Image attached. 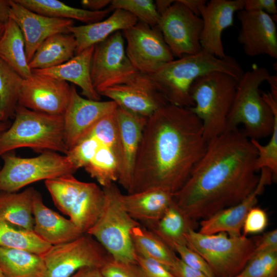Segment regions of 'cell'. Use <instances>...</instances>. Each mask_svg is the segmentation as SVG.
<instances>
[{
	"mask_svg": "<svg viewBox=\"0 0 277 277\" xmlns=\"http://www.w3.org/2000/svg\"><path fill=\"white\" fill-rule=\"evenodd\" d=\"M202 122L190 109L168 104L147 118L127 193L179 190L204 154Z\"/></svg>",
	"mask_w": 277,
	"mask_h": 277,
	"instance_id": "1",
	"label": "cell"
},
{
	"mask_svg": "<svg viewBox=\"0 0 277 277\" xmlns=\"http://www.w3.org/2000/svg\"><path fill=\"white\" fill-rule=\"evenodd\" d=\"M257 150L238 128L227 130L207 143L206 151L173 201L196 221L234 206L250 195L260 180Z\"/></svg>",
	"mask_w": 277,
	"mask_h": 277,
	"instance_id": "2",
	"label": "cell"
},
{
	"mask_svg": "<svg viewBox=\"0 0 277 277\" xmlns=\"http://www.w3.org/2000/svg\"><path fill=\"white\" fill-rule=\"evenodd\" d=\"M270 75L265 67L256 65L244 72L238 82L226 130L242 124L243 132L250 140L271 135L277 120V98L270 92L261 93L260 89Z\"/></svg>",
	"mask_w": 277,
	"mask_h": 277,
	"instance_id": "3",
	"label": "cell"
},
{
	"mask_svg": "<svg viewBox=\"0 0 277 277\" xmlns=\"http://www.w3.org/2000/svg\"><path fill=\"white\" fill-rule=\"evenodd\" d=\"M213 71L228 74L239 80L244 71L232 56L221 58L203 50L199 53L173 60L149 74L169 104L191 108V85L199 77Z\"/></svg>",
	"mask_w": 277,
	"mask_h": 277,
	"instance_id": "4",
	"label": "cell"
},
{
	"mask_svg": "<svg viewBox=\"0 0 277 277\" xmlns=\"http://www.w3.org/2000/svg\"><path fill=\"white\" fill-rule=\"evenodd\" d=\"M12 124L0 134V157L21 148L65 154L63 115H50L17 105Z\"/></svg>",
	"mask_w": 277,
	"mask_h": 277,
	"instance_id": "5",
	"label": "cell"
},
{
	"mask_svg": "<svg viewBox=\"0 0 277 277\" xmlns=\"http://www.w3.org/2000/svg\"><path fill=\"white\" fill-rule=\"evenodd\" d=\"M239 80L222 72L205 74L194 81L190 109L201 120L208 143L226 130L227 121Z\"/></svg>",
	"mask_w": 277,
	"mask_h": 277,
	"instance_id": "6",
	"label": "cell"
},
{
	"mask_svg": "<svg viewBox=\"0 0 277 277\" xmlns=\"http://www.w3.org/2000/svg\"><path fill=\"white\" fill-rule=\"evenodd\" d=\"M102 189L104 202L102 212L86 233L94 238L114 260L136 263L131 233L141 224L127 211L123 194L114 183Z\"/></svg>",
	"mask_w": 277,
	"mask_h": 277,
	"instance_id": "7",
	"label": "cell"
},
{
	"mask_svg": "<svg viewBox=\"0 0 277 277\" xmlns=\"http://www.w3.org/2000/svg\"><path fill=\"white\" fill-rule=\"evenodd\" d=\"M186 245L206 262L215 277H234L254 253L256 237L224 232L203 234L191 229L185 235Z\"/></svg>",
	"mask_w": 277,
	"mask_h": 277,
	"instance_id": "8",
	"label": "cell"
},
{
	"mask_svg": "<svg viewBox=\"0 0 277 277\" xmlns=\"http://www.w3.org/2000/svg\"><path fill=\"white\" fill-rule=\"evenodd\" d=\"M45 184L55 206L83 233L94 225L104 202L103 189L80 181L73 174L46 180Z\"/></svg>",
	"mask_w": 277,
	"mask_h": 277,
	"instance_id": "9",
	"label": "cell"
},
{
	"mask_svg": "<svg viewBox=\"0 0 277 277\" xmlns=\"http://www.w3.org/2000/svg\"><path fill=\"white\" fill-rule=\"evenodd\" d=\"M1 157L4 164L0 169V192H16L34 182L73 174L77 170L65 155L53 151L32 157L8 152Z\"/></svg>",
	"mask_w": 277,
	"mask_h": 277,
	"instance_id": "10",
	"label": "cell"
},
{
	"mask_svg": "<svg viewBox=\"0 0 277 277\" xmlns=\"http://www.w3.org/2000/svg\"><path fill=\"white\" fill-rule=\"evenodd\" d=\"M47 277H71L80 269L101 268L112 258L92 236L84 233L69 242L51 246L42 255Z\"/></svg>",
	"mask_w": 277,
	"mask_h": 277,
	"instance_id": "11",
	"label": "cell"
},
{
	"mask_svg": "<svg viewBox=\"0 0 277 277\" xmlns=\"http://www.w3.org/2000/svg\"><path fill=\"white\" fill-rule=\"evenodd\" d=\"M138 73L126 55L122 31L94 46L91 78L99 94L107 88L129 82Z\"/></svg>",
	"mask_w": 277,
	"mask_h": 277,
	"instance_id": "12",
	"label": "cell"
},
{
	"mask_svg": "<svg viewBox=\"0 0 277 277\" xmlns=\"http://www.w3.org/2000/svg\"><path fill=\"white\" fill-rule=\"evenodd\" d=\"M122 32L127 42L126 55L138 72L151 74L174 60L157 26L138 21Z\"/></svg>",
	"mask_w": 277,
	"mask_h": 277,
	"instance_id": "13",
	"label": "cell"
},
{
	"mask_svg": "<svg viewBox=\"0 0 277 277\" xmlns=\"http://www.w3.org/2000/svg\"><path fill=\"white\" fill-rule=\"evenodd\" d=\"M157 26L173 57L180 58L202 50V19L179 0L161 15Z\"/></svg>",
	"mask_w": 277,
	"mask_h": 277,
	"instance_id": "14",
	"label": "cell"
},
{
	"mask_svg": "<svg viewBox=\"0 0 277 277\" xmlns=\"http://www.w3.org/2000/svg\"><path fill=\"white\" fill-rule=\"evenodd\" d=\"M71 94L66 81L34 73L23 79L18 105L54 115H63Z\"/></svg>",
	"mask_w": 277,
	"mask_h": 277,
	"instance_id": "15",
	"label": "cell"
},
{
	"mask_svg": "<svg viewBox=\"0 0 277 277\" xmlns=\"http://www.w3.org/2000/svg\"><path fill=\"white\" fill-rule=\"evenodd\" d=\"M100 95L110 98L126 110L147 118L169 104L150 76L139 72L129 82L107 88Z\"/></svg>",
	"mask_w": 277,
	"mask_h": 277,
	"instance_id": "16",
	"label": "cell"
},
{
	"mask_svg": "<svg viewBox=\"0 0 277 277\" xmlns=\"http://www.w3.org/2000/svg\"><path fill=\"white\" fill-rule=\"evenodd\" d=\"M117 107L113 101H93L84 98L74 86L63 114L64 137L67 150L84 138L102 118L114 112Z\"/></svg>",
	"mask_w": 277,
	"mask_h": 277,
	"instance_id": "17",
	"label": "cell"
},
{
	"mask_svg": "<svg viewBox=\"0 0 277 277\" xmlns=\"http://www.w3.org/2000/svg\"><path fill=\"white\" fill-rule=\"evenodd\" d=\"M241 27L238 41L243 46L245 53L254 57L267 55L277 58V30L271 15L264 11L238 12Z\"/></svg>",
	"mask_w": 277,
	"mask_h": 277,
	"instance_id": "18",
	"label": "cell"
},
{
	"mask_svg": "<svg viewBox=\"0 0 277 277\" xmlns=\"http://www.w3.org/2000/svg\"><path fill=\"white\" fill-rule=\"evenodd\" d=\"M244 0H211L202 8L200 17L203 27L200 37L202 50L223 58L225 54L222 36L227 28L233 26L235 12L244 9Z\"/></svg>",
	"mask_w": 277,
	"mask_h": 277,
	"instance_id": "19",
	"label": "cell"
},
{
	"mask_svg": "<svg viewBox=\"0 0 277 277\" xmlns=\"http://www.w3.org/2000/svg\"><path fill=\"white\" fill-rule=\"evenodd\" d=\"M10 18L20 28L25 40L29 63L39 45L48 37L58 33H69L73 21L48 17L35 13L15 0H10Z\"/></svg>",
	"mask_w": 277,
	"mask_h": 277,
	"instance_id": "20",
	"label": "cell"
},
{
	"mask_svg": "<svg viewBox=\"0 0 277 277\" xmlns=\"http://www.w3.org/2000/svg\"><path fill=\"white\" fill-rule=\"evenodd\" d=\"M260 180L255 189L239 203L221 210L210 217L201 220L199 232L211 234L224 232L230 236H239L242 234L244 222L249 210L258 201L265 186L273 180L272 172L267 168L260 170Z\"/></svg>",
	"mask_w": 277,
	"mask_h": 277,
	"instance_id": "21",
	"label": "cell"
},
{
	"mask_svg": "<svg viewBox=\"0 0 277 277\" xmlns=\"http://www.w3.org/2000/svg\"><path fill=\"white\" fill-rule=\"evenodd\" d=\"M122 152V165L117 180L129 191L142 131L147 118L130 112L117 106L115 110Z\"/></svg>",
	"mask_w": 277,
	"mask_h": 277,
	"instance_id": "22",
	"label": "cell"
},
{
	"mask_svg": "<svg viewBox=\"0 0 277 277\" xmlns=\"http://www.w3.org/2000/svg\"><path fill=\"white\" fill-rule=\"evenodd\" d=\"M33 231L51 246L72 241L84 234L69 219L47 207L36 191L33 197Z\"/></svg>",
	"mask_w": 277,
	"mask_h": 277,
	"instance_id": "23",
	"label": "cell"
},
{
	"mask_svg": "<svg viewBox=\"0 0 277 277\" xmlns=\"http://www.w3.org/2000/svg\"><path fill=\"white\" fill-rule=\"evenodd\" d=\"M124 206L130 216L149 228L163 216L173 202V194L154 188L122 195Z\"/></svg>",
	"mask_w": 277,
	"mask_h": 277,
	"instance_id": "24",
	"label": "cell"
},
{
	"mask_svg": "<svg viewBox=\"0 0 277 277\" xmlns=\"http://www.w3.org/2000/svg\"><path fill=\"white\" fill-rule=\"evenodd\" d=\"M94 46L75 54L68 61L55 67L32 70V72L72 83L82 89L86 98L101 101V95L94 89L91 78V66Z\"/></svg>",
	"mask_w": 277,
	"mask_h": 277,
	"instance_id": "25",
	"label": "cell"
},
{
	"mask_svg": "<svg viewBox=\"0 0 277 277\" xmlns=\"http://www.w3.org/2000/svg\"><path fill=\"white\" fill-rule=\"evenodd\" d=\"M138 21V19L129 12L115 9L104 20L70 27L69 32L73 35L76 41L75 54L105 41L117 31H123L134 25Z\"/></svg>",
	"mask_w": 277,
	"mask_h": 277,
	"instance_id": "26",
	"label": "cell"
},
{
	"mask_svg": "<svg viewBox=\"0 0 277 277\" xmlns=\"http://www.w3.org/2000/svg\"><path fill=\"white\" fill-rule=\"evenodd\" d=\"M76 47L75 39L70 33L52 35L37 48L28 63L29 67L32 70L60 65L75 55Z\"/></svg>",
	"mask_w": 277,
	"mask_h": 277,
	"instance_id": "27",
	"label": "cell"
},
{
	"mask_svg": "<svg viewBox=\"0 0 277 277\" xmlns=\"http://www.w3.org/2000/svg\"><path fill=\"white\" fill-rule=\"evenodd\" d=\"M35 191L30 187L21 192H0V219L33 231V202Z\"/></svg>",
	"mask_w": 277,
	"mask_h": 277,
	"instance_id": "28",
	"label": "cell"
},
{
	"mask_svg": "<svg viewBox=\"0 0 277 277\" xmlns=\"http://www.w3.org/2000/svg\"><path fill=\"white\" fill-rule=\"evenodd\" d=\"M0 268L6 277H47L42 256L22 249L0 247Z\"/></svg>",
	"mask_w": 277,
	"mask_h": 277,
	"instance_id": "29",
	"label": "cell"
},
{
	"mask_svg": "<svg viewBox=\"0 0 277 277\" xmlns=\"http://www.w3.org/2000/svg\"><path fill=\"white\" fill-rule=\"evenodd\" d=\"M26 8L48 17L75 19L91 24L101 21L110 12L109 8L97 11L69 6L57 0H15Z\"/></svg>",
	"mask_w": 277,
	"mask_h": 277,
	"instance_id": "30",
	"label": "cell"
},
{
	"mask_svg": "<svg viewBox=\"0 0 277 277\" xmlns=\"http://www.w3.org/2000/svg\"><path fill=\"white\" fill-rule=\"evenodd\" d=\"M0 58L14 69L23 79L32 73L27 60L23 33L11 19L5 24L0 38Z\"/></svg>",
	"mask_w": 277,
	"mask_h": 277,
	"instance_id": "31",
	"label": "cell"
},
{
	"mask_svg": "<svg viewBox=\"0 0 277 277\" xmlns=\"http://www.w3.org/2000/svg\"><path fill=\"white\" fill-rule=\"evenodd\" d=\"M195 222L185 214L173 201L161 219L148 229L172 248L176 244L186 245L185 235L190 229H195Z\"/></svg>",
	"mask_w": 277,
	"mask_h": 277,
	"instance_id": "32",
	"label": "cell"
},
{
	"mask_svg": "<svg viewBox=\"0 0 277 277\" xmlns=\"http://www.w3.org/2000/svg\"><path fill=\"white\" fill-rule=\"evenodd\" d=\"M137 254L158 262L170 269L179 259L174 251L153 231L142 225L131 230Z\"/></svg>",
	"mask_w": 277,
	"mask_h": 277,
	"instance_id": "33",
	"label": "cell"
},
{
	"mask_svg": "<svg viewBox=\"0 0 277 277\" xmlns=\"http://www.w3.org/2000/svg\"><path fill=\"white\" fill-rule=\"evenodd\" d=\"M51 246L33 231L21 228L0 219V247L22 249L42 255Z\"/></svg>",
	"mask_w": 277,
	"mask_h": 277,
	"instance_id": "34",
	"label": "cell"
},
{
	"mask_svg": "<svg viewBox=\"0 0 277 277\" xmlns=\"http://www.w3.org/2000/svg\"><path fill=\"white\" fill-rule=\"evenodd\" d=\"M23 78L0 58V121L14 117Z\"/></svg>",
	"mask_w": 277,
	"mask_h": 277,
	"instance_id": "35",
	"label": "cell"
},
{
	"mask_svg": "<svg viewBox=\"0 0 277 277\" xmlns=\"http://www.w3.org/2000/svg\"><path fill=\"white\" fill-rule=\"evenodd\" d=\"M84 169L103 187L117 181L120 172V164L114 152L103 144Z\"/></svg>",
	"mask_w": 277,
	"mask_h": 277,
	"instance_id": "36",
	"label": "cell"
},
{
	"mask_svg": "<svg viewBox=\"0 0 277 277\" xmlns=\"http://www.w3.org/2000/svg\"><path fill=\"white\" fill-rule=\"evenodd\" d=\"M88 135L94 136L112 150L119 162L121 170L122 152L115 111L100 120L85 136Z\"/></svg>",
	"mask_w": 277,
	"mask_h": 277,
	"instance_id": "37",
	"label": "cell"
},
{
	"mask_svg": "<svg viewBox=\"0 0 277 277\" xmlns=\"http://www.w3.org/2000/svg\"><path fill=\"white\" fill-rule=\"evenodd\" d=\"M109 8L128 11L138 21L152 27L157 26L160 18L152 0H112Z\"/></svg>",
	"mask_w": 277,
	"mask_h": 277,
	"instance_id": "38",
	"label": "cell"
},
{
	"mask_svg": "<svg viewBox=\"0 0 277 277\" xmlns=\"http://www.w3.org/2000/svg\"><path fill=\"white\" fill-rule=\"evenodd\" d=\"M234 277H277V251L254 253Z\"/></svg>",
	"mask_w": 277,
	"mask_h": 277,
	"instance_id": "39",
	"label": "cell"
},
{
	"mask_svg": "<svg viewBox=\"0 0 277 277\" xmlns=\"http://www.w3.org/2000/svg\"><path fill=\"white\" fill-rule=\"evenodd\" d=\"M258 153L255 167L258 171L263 168L269 169L273 180L277 176V120L274 124L273 131L268 143L262 145L259 141L250 140Z\"/></svg>",
	"mask_w": 277,
	"mask_h": 277,
	"instance_id": "40",
	"label": "cell"
},
{
	"mask_svg": "<svg viewBox=\"0 0 277 277\" xmlns=\"http://www.w3.org/2000/svg\"><path fill=\"white\" fill-rule=\"evenodd\" d=\"M102 143L94 136H86L65 154L77 169L84 167L92 159Z\"/></svg>",
	"mask_w": 277,
	"mask_h": 277,
	"instance_id": "41",
	"label": "cell"
},
{
	"mask_svg": "<svg viewBox=\"0 0 277 277\" xmlns=\"http://www.w3.org/2000/svg\"><path fill=\"white\" fill-rule=\"evenodd\" d=\"M100 271L104 277H143L136 263L125 262L113 258L107 262Z\"/></svg>",
	"mask_w": 277,
	"mask_h": 277,
	"instance_id": "42",
	"label": "cell"
},
{
	"mask_svg": "<svg viewBox=\"0 0 277 277\" xmlns=\"http://www.w3.org/2000/svg\"><path fill=\"white\" fill-rule=\"evenodd\" d=\"M172 249L186 265L197 270L208 277H215L205 260L197 252L185 245H174Z\"/></svg>",
	"mask_w": 277,
	"mask_h": 277,
	"instance_id": "43",
	"label": "cell"
},
{
	"mask_svg": "<svg viewBox=\"0 0 277 277\" xmlns=\"http://www.w3.org/2000/svg\"><path fill=\"white\" fill-rule=\"evenodd\" d=\"M268 224V217L266 211L255 206L246 215L242 229V234L247 236L249 234L261 233L267 227Z\"/></svg>",
	"mask_w": 277,
	"mask_h": 277,
	"instance_id": "44",
	"label": "cell"
},
{
	"mask_svg": "<svg viewBox=\"0 0 277 277\" xmlns=\"http://www.w3.org/2000/svg\"><path fill=\"white\" fill-rule=\"evenodd\" d=\"M136 262L141 270L143 277H176L167 267L137 253Z\"/></svg>",
	"mask_w": 277,
	"mask_h": 277,
	"instance_id": "45",
	"label": "cell"
},
{
	"mask_svg": "<svg viewBox=\"0 0 277 277\" xmlns=\"http://www.w3.org/2000/svg\"><path fill=\"white\" fill-rule=\"evenodd\" d=\"M269 251H277L276 229L265 232L262 236L256 237L254 253Z\"/></svg>",
	"mask_w": 277,
	"mask_h": 277,
	"instance_id": "46",
	"label": "cell"
},
{
	"mask_svg": "<svg viewBox=\"0 0 277 277\" xmlns=\"http://www.w3.org/2000/svg\"><path fill=\"white\" fill-rule=\"evenodd\" d=\"M243 9L250 11H264L270 15H276L277 13L275 0H244Z\"/></svg>",
	"mask_w": 277,
	"mask_h": 277,
	"instance_id": "47",
	"label": "cell"
},
{
	"mask_svg": "<svg viewBox=\"0 0 277 277\" xmlns=\"http://www.w3.org/2000/svg\"><path fill=\"white\" fill-rule=\"evenodd\" d=\"M170 270L176 277H208L202 272L186 265L179 258Z\"/></svg>",
	"mask_w": 277,
	"mask_h": 277,
	"instance_id": "48",
	"label": "cell"
},
{
	"mask_svg": "<svg viewBox=\"0 0 277 277\" xmlns=\"http://www.w3.org/2000/svg\"><path fill=\"white\" fill-rule=\"evenodd\" d=\"M110 0H82L81 1L82 6L88 10L97 11L106 6L110 5Z\"/></svg>",
	"mask_w": 277,
	"mask_h": 277,
	"instance_id": "49",
	"label": "cell"
},
{
	"mask_svg": "<svg viewBox=\"0 0 277 277\" xmlns=\"http://www.w3.org/2000/svg\"><path fill=\"white\" fill-rule=\"evenodd\" d=\"M71 277H104L100 269L95 267H86L80 269Z\"/></svg>",
	"mask_w": 277,
	"mask_h": 277,
	"instance_id": "50",
	"label": "cell"
},
{
	"mask_svg": "<svg viewBox=\"0 0 277 277\" xmlns=\"http://www.w3.org/2000/svg\"><path fill=\"white\" fill-rule=\"evenodd\" d=\"M192 12L197 16H200V11L202 8L207 3L206 0H179Z\"/></svg>",
	"mask_w": 277,
	"mask_h": 277,
	"instance_id": "51",
	"label": "cell"
},
{
	"mask_svg": "<svg viewBox=\"0 0 277 277\" xmlns=\"http://www.w3.org/2000/svg\"><path fill=\"white\" fill-rule=\"evenodd\" d=\"M10 0H0V22L6 24L10 19Z\"/></svg>",
	"mask_w": 277,
	"mask_h": 277,
	"instance_id": "52",
	"label": "cell"
},
{
	"mask_svg": "<svg viewBox=\"0 0 277 277\" xmlns=\"http://www.w3.org/2000/svg\"><path fill=\"white\" fill-rule=\"evenodd\" d=\"M174 2L173 0H156L154 2L156 10L162 15Z\"/></svg>",
	"mask_w": 277,
	"mask_h": 277,
	"instance_id": "53",
	"label": "cell"
},
{
	"mask_svg": "<svg viewBox=\"0 0 277 277\" xmlns=\"http://www.w3.org/2000/svg\"><path fill=\"white\" fill-rule=\"evenodd\" d=\"M270 87V93L277 98V76L270 75L267 81Z\"/></svg>",
	"mask_w": 277,
	"mask_h": 277,
	"instance_id": "54",
	"label": "cell"
},
{
	"mask_svg": "<svg viewBox=\"0 0 277 277\" xmlns=\"http://www.w3.org/2000/svg\"><path fill=\"white\" fill-rule=\"evenodd\" d=\"M10 124L9 121L1 122L0 121V134L6 130L10 126Z\"/></svg>",
	"mask_w": 277,
	"mask_h": 277,
	"instance_id": "55",
	"label": "cell"
},
{
	"mask_svg": "<svg viewBox=\"0 0 277 277\" xmlns=\"http://www.w3.org/2000/svg\"><path fill=\"white\" fill-rule=\"evenodd\" d=\"M5 27V24H3L0 22V38L1 37L4 32Z\"/></svg>",
	"mask_w": 277,
	"mask_h": 277,
	"instance_id": "56",
	"label": "cell"
},
{
	"mask_svg": "<svg viewBox=\"0 0 277 277\" xmlns=\"http://www.w3.org/2000/svg\"><path fill=\"white\" fill-rule=\"evenodd\" d=\"M0 277H6L4 273L3 272L2 269L0 268Z\"/></svg>",
	"mask_w": 277,
	"mask_h": 277,
	"instance_id": "57",
	"label": "cell"
}]
</instances>
